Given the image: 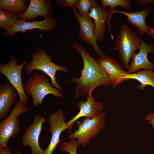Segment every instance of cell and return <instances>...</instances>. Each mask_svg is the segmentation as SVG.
I'll return each instance as SVG.
<instances>
[{
  "instance_id": "cell-1",
  "label": "cell",
  "mask_w": 154,
  "mask_h": 154,
  "mask_svg": "<svg viewBox=\"0 0 154 154\" xmlns=\"http://www.w3.org/2000/svg\"><path fill=\"white\" fill-rule=\"evenodd\" d=\"M72 46L80 53L83 61V68L80 70L81 76L79 78L73 77L71 81V82L76 84L75 90L76 97L83 96H92V92L98 86L111 85L107 74L98 60L79 44H74Z\"/></svg>"
},
{
  "instance_id": "cell-2",
  "label": "cell",
  "mask_w": 154,
  "mask_h": 154,
  "mask_svg": "<svg viewBox=\"0 0 154 154\" xmlns=\"http://www.w3.org/2000/svg\"><path fill=\"white\" fill-rule=\"evenodd\" d=\"M24 90L32 96L33 107L42 105L44 98L49 94L64 99L61 93L50 83L46 74L43 72L35 73L28 79L25 83Z\"/></svg>"
},
{
  "instance_id": "cell-3",
  "label": "cell",
  "mask_w": 154,
  "mask_h": 154,
  "mask_svg": "<svg viewBox=\"0 0 154 154\" xmlns=\"http://www.w3.org/2000/svg\"><path fill=\"white\" fill-rule=\"evenodd\" d=\"M141 39L140 37L126 24H123L118 31L114 42L115 48L118 52L126 69H128L129 60L135 52L139 49Z\"/></svg>"
},
{
  "instance_id": "cell-4",
  "label": "cell",
  "mask_w": 154,
  "mask_h": 154,
  "mask_svg": "<svg viewBox=\"0 0 154 154\" xmlns=\"http://www.w3.org/2000/svg\"><path fill=\"white\" fill-rule=\"evenodd\" d=\"M31 61L28 62L25 66L26 73L29 74L35 70L42 71L50 77L53 86L62 93V88L57 82L55 75L57 71H62L66 73L68 71L67 69L53 62L52 56L48 55L45 51L42 49L37 48L31 54Z\"/></svg>"
},
{
  "instance_id": "cell-5",
  "label": "cell",
  "mask_w": 154,
  "mask_h": 154,
  "mask_svg": "<svg viewBox=\"0 0 154 154\" xmlns=\"http://www.w3.org/2000/svg\"><path fill=\"white\" fill-rule=\"evenodd\" d=\"M15 104L8 116L0 122V148L7 146L10 138H17L21 129L19 116L30 110L26 105L19 101Z\"/></svg>"
},
{
  "instance_id": "cell-6",
  "label": "cell",
  "mask_w": 154,
  "mask_h": 154,
  "mask_svg": "<svg viewBox=\"0 0 154 154\" xmlns=\"http://www.w3.org/2000/svg\"><path fill=\"white\" fill-rule=\"evenodd\" d=\"M106 114V112H104L93 118L85 117L82 123L78 124V129L74 133H70L68 138L77 139L78 147L81 145L84 146L88 143L91 138L96 137L104 129Z\"/></svg>"
},
{
  "instance_id": "cell-7",
  "label": "cell",
  "mask_w": 154,
  "mask_h": 154,
  "mask_svg": "<svg viewBox=\"0 0 154 154\" xmlns=\"http://www.w3.org/2000/svg\"><path fill=\"white\" fill-rule=\"evenodd\" d=\"M28 59L20 65L17 64V59L10 54V60L7 64L0 65V73L4 75L9 83L18 92L19 102L28 104L29 99L25 94L23 84L22 71L28 62Z\"/></svg>"
},
{
  "instance_id": "cell-8",
  "label": "cell",
  "mask_w": 154,
  "mask_h": 154,
  "mask_svg": "<svg viewBox=\"0 0 154 154\" xmlns=\"http://www.w3.org/2000/svg\"><path fill=\"white\" fill-rule=\"evenodd\" d=\"M56 20V18L52 16L44 17L43 21H39L35 20L28 22L19 19L11 28L5 31L1 36L11 37L17 32L25 34L26 31L34 29H38L42 32L44 31H51L57 26Z\"/></svg>"
},
{
  "instance_id": "cell-9",
  "label": "cell",
  "mask_w": 154,
  "mask_h": 154,
  "mask_svg": "<svg viewBox=\"0 0 154 154\" xmlns=\"http://www.w3.org/2000/svg\"><path fill=\"white\" fill-rule=\"evenodd\" d=\"M46 121L45 117L38 114L36 115L34 117L32 123L26 128L25 133L21 137L22 146H29L31 154H44V150L40 147L38 139L42 124Z\"/></svg>"
},
{
  "instance_id": "cell-10",
  "label": "cell",
  "mask_w": 154,
  "mask_h": 154,
  "mask_svg": "<svg viewBox=\"0 0 154 154\" xmlns=\"http://www.w3.org/2000/svg\"><path fill=\"white\" fill-rule=\"evenodd\" d=\"M65 116L61 109L50 114L48 118L49 131L51 133L50 143L44 150V154H52L57 145L60 143V136L61 133L68 127L64 121Z\"/></svg>"
},
{
  "instance_id": "cell-11",
  "label": "cell",
  "mask_w": 154,
  "mask_h": 154,
  "mask_svg": "<svg viewBox=\"0 0 154 154\" xmlns=\"http://www.w3.org/2000/svg\"><path fill=\"white\" fill-rule=\"evenodd\" d=\"M73 10L74 16L77 19L79 23L80 28L79 36L82 40L91 45L94 49L96 54L100 58L106 55L98 48L96 39L94 33L95 24L94 20L90 17L85 18L82 16L76 9Z\"/></svg>"
},
{
  "instance_id": "cell-12",
  "label": "cell",
  "mask_w": 154,
  "mask_h": 154,
  "mask_svg": "<svg viewBox=\"0 0 154 154\" xmlns=\"http://www.w3.org/2000/svg\"><path fill=\"white\" fill-rule=\"evenodd\" d=\"M112 15L109 9L107 10L100 6L93 7L90 10L89 16L94 21V33L97 40L102 41L103 40L106 23L110 31L112 38L113 40L110 23Z\"/></svg>"
},
{
  "instance_id": "cell-13",
  "label": "cell",
  "mask_w": 154,
  "mask_h": 154,
  "mask_svg": "<svg viewBox=\"0 0 154 154\" xmlns=\"http://www.w3.org/2000/svg\"><path fill=\"white\" fill-rule=\"evenodd\" d=\"M98 61L107 74L112 88L126 80L128 74L119 64L114 58L106 56L98 58Z\"/></svg>"
},
{
  "instance_id": "cell-14",
  "label": "cell",
  "mask_w": 154,
  "mask_h": 154,
  "mask_svg": "<svg viewBox=\"0 0 154 154\" xmlns=\"http://www.w3.org/2000/svg\"><path fill=\"white\" fill-rule=\"evenodd\" d=\"M141 44L138 52L134 53L131 57L132 61L127 72L128 74L135 73L141 68L153 70L154 69V63L149 62L147 57L149 53H154V45L147 44L142 39Z\"/></svg>"
},
{
  "instance_id": "cell-15",
  "label": "cell",
  "mask_w": 154,
  "mask_h": 154,
  "mask_svg": "<svg viewBox=\"0 0 154 154\" xmlns=\"http://www.w3.org/2000/svg\"><path fill=\"white\" fill-rule=\"evenodd\" d=\"M86 99V101H81L77 104L80 110L79 113L66 123L70 133H72V125L79 119L84 117L90 118H94L101 113L103 110L102 103L96 101L92 96H87Z\"/></svg>"
},
{
  "instance_id": "cell-16",
  "label": "cell",
  "mask_w": 154,
  "mask_h": 154,
  "mask_svg": "<svg viewBox=\"0 0 154 154\" xmlns=\"http://www.w3.org/2000/svg\"><path fill=\"white\" fill-rule=\"evenodd\" d=\"M53 7L52 2L47 0H31L25 12L19 17V19L35 21L40 16H52Z\"/></svg>"
},
{
  "instance_id": "cell-17",
  "label": "cell",
  "mask_w": 154,
  "mask_h": 154,
  "mask_svg": "<svg viewBox=\"0 0 154 154\" xmlns=\"http://www.w3.org/2000/svg\"><path fill=\"white\" fill-rule=\"evenodd\" d=\"M112 14L118 13L124 15L127 18L125 19L132 25L138 29L139 36L142 37L145 33L150 34L148 29V26L145 23V18L147 15L151 12V9L147 7L139 11L136 12L128 13L115 9L110 8Z\"/></svg>"
},
{
  "instance_id": "cell-18",
  "label": "cell",
  "mask_w": 154,
  "mask_h": 154,
  "mask_svg": "<svg viewBox=\"0 0 154 154\" xmlns=\"http://www.w3.org/2000/svg\"><path fill=\"white\" fill-rule=\"evenodd\" d=\"M15 88L6 81L0 85V119H3L7 116L12 105L16 100Z\"/></svg>"
},
{
  "instance_id": "cell-19",
  "label": "cell",
  "mask_w": 154,
  "mask_h": 154,
  "mask_svg": "<svg viewBox=\"0 0 154 154\" xmlns=\"http://www.w3.org/2000/svg\"><path fill=\"white\" fill-rule=\"evenodd\" d=\"M128 79L136 80L141 85L138 86L139 89L143 90L147 86H151L154 88V71L153 70L144 69L137 72L128 74L125 78Z\"/></svg>"
},
{
  "instance_id": "cell-20",
  "label": "cell",
  "mask_w": 154,
  "mask_h": 154,
  "mask_svg": "<svg viewBox=\"0 0 154 154\" xmlns=\"http://www.w3.org/2000/svg\"><path fill=\"white\" fill-rule=\"evenodd\" d=\"M24 0H0V9L19 17L23 15L28 7Z\"/></svg>"
},
{
  "instance_id": "cell-21",
  "label": "cell",
  "mask_w": 154,
  "mask_h": 154,
  "mask_svg": "<svg viewBox=\"0 0 154 154\" xmlns=\"http://www.w3.org/2000/svg\"><path fill=\"white\" fill-rule=\"evenodd\" d=\"M19 19V16L0 9V28L7 31L11 28Z\"/></svg>"
},
{
  "instance_id": "cell-22",
  "label": "cell",
  "mask_w": 154,
  "mask_h": 154,
  "mask_svg": "<svg viewBox=\"0 0 154 154\" xmlns=\"http://www.w3.org/2000/svg\"><path fill=\"white\" fill-rule=\"evenodd\" d=\"M100 6L96 1L94 0H78L76 6V9L82 17L90 18L89 11L93 7Z\"/></svg>"
},
{
  "instance_id": "cell-23",
  "label": "cell",
  "mask_w": 154,
  "mask_h": 154,
  "mask_svg": "<svg viewBox=\"0 0 154 154\" xmlns=\"http://www.w3.org/2000/svg\"><path fill=\"white\" fill-rule=\"evenodd\" d=\"M101 7L105 9L107 6L114 9L116 7L120 6L123 9H129L132 4L129 0H101Z\"/></svg>"
},
{
  "instance_id": "cell-24",
  "label": "cell",
  "mask_w": 154,
  "mask_h": 154,
  "mask_svg": "<svg viewBox=\"0 0 154 154\" xmlns=\"http://www.w3.org/2000/svg\"><path fill=\"white\" fill-rule=\"evenodd\" d=\"M78 141L72 139L68 142L64 141L60 147V150L69 153L70 154H76V150L78 147Z\"/></svg>"
},
{
  "instance_id": "cell-25",
  "label": "cell",
  "mask_w": 154,
  "mask_h": 154,
  "mask_svg": "<svg viewBox=\"0 0 154 154\" xmlns=\"http://www.w3.org/2000/svg\"><path fill=\"white\" fill-rule=\"evenodd\" d=\"M78 0H57L56 3L60 7H70L73 10L76 9Z\"/></svg>"
},
{
  "instance_id": "cell-26",
  "label": "cell",
  "mask_w": 154,
  "mask_h": 154,
  "mask_svg": "<svg viewBox=\"0 0 154 154\" xmlns=\"http://www.w3.org/2000/svg\"><path fill=\"white\" fill-rule=\"evenodd\" d=\"M145 119L154 129V112L149 113L147 114L145 116Z\"/></svg>"
},
{
  "instance_id": "cell-27",
  "label": "cell",
  "mask_w": 154,
  "mask_h": 154,
  "mask_svg": "<svg viewBox=\"0 0 154 154\" xmlns=\"http://www.w3.org/2000/svg\"><path fill=\"white\" fill-rule=\"evenodd\" d=\"M0 154H12L8 146L0 148Z\"/></svg>"
},
{
  "instance_id": "cell-28",
  "label": "cell",
  "mask_w": 154,
  "mask_h": 154,
  "mask_svg": "<svg viewBox=\"0 0 154 154\" xmlns=\"http://www.w3.org/2000/svg\"><path fill=\"white\" fill-rule=\"evenodd\" d=\"M136 2L139 5L145 6L154 2V0H137Z\"/></svg>"
},
{
  "instance_id": "cell-29",
  "label": "cell",
  "mask_w": 154,
  "mask_h": 154,
  "mask_svg": "<svg viewBox=\"0 0 154 154\" xmlns=\"http://www.w3.org/2000/svg\"><path fill=\"white\" fill-rule=\"evenodd\" d=\"M148 29L149 31L150 34L152 37L154 39V28L149 27L148 26Z\"/></svg>"
},
{
  "instance_id": "cell-30",
  "label": "cell",
  "mask_w": 154,
  "mask_h": 154,
  "mask_svg": "<svg viewBox=\"0 0 154 154\" xmlns=\"http://www.w3.org/2000/svg\"><path fill=\"white\" fill-rule=\"evenodd\" d=\"M17 154H22L20 151H17L16 153Z\"/></svg>"
}]
</instances>
